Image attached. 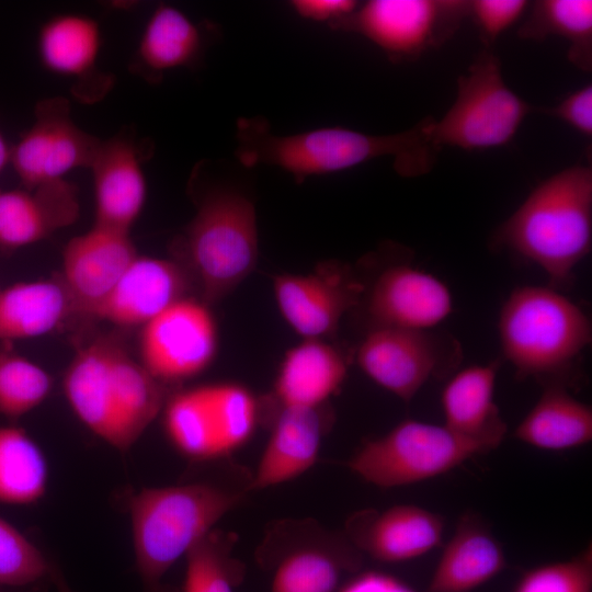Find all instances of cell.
Segmentation results:
<instances>
[{
	"instance_id": "6da1fadb",
	"label": "cell",
	"mask_w": 592,
	"mask_h": 592,
	"mask_svg": "<svg viewBox=\"0 0 592 592\" xmlns=\"http://www.w3.org/2000/svg\"><path fill=\"white\" fill-rule=\"evenodd\" d=\"M433 117L389 135H371L341 126L278 135L261 116L236 123L235 155L244 168L276 167L296 183L307 178L335 173L380 157L394 160L395 171L405 178L423 175L436 162L440 149L431 139Z\"/></svg>"
},
{
	"instance_id": "7a4b0ae2",
	"label": "cell",
	"mask_w": 592,
	"mask_h": 592,
	"mask_svg": "<svg viewBox=\"0 0 592 592\" xmlns=\"http://www.w3.org/2000/svg\"><path fill=\"white\" fill-rule=\"evenodd\" d=\"M189 189L195 214L173 242L175 261L213 305L229 295L254 270L259 257L255 206L241 189L215 180L208 162L192 170Z\"/></svg>"
},
{
	"instance_id": "3957f363",
	"label": "cell",
	"mask_w": 592,
	"mask_h": 592,
	"mask_svg": "<svg viewBox=\"0 0 592 592\" xmlns=\"http://www.w3.org/2000/svg\"><path fill=\"white\" fill-rule=\"evenodd\" d=\"M491 244L536 264L548 286H569L592 247L591 167L574 164L542 181L494 230Z\"/></svg>"
},
{
	"instance_id": "277c9868",
	"label": "cell",
	"mask_w": 592,
	"mask_h": 592,
	"mask_svg": "<svg viewBox=\"0 0 592 592\" xmlns=\"http://www.w3.org/2000/svg\"><path fill=\"white\" fill-rule=\"evenodd\" d=\"M498 331L502 355L519 378H533L544 387L579 384L592 327L588 315L560 291L516 287L501 307Z\"/></svg>"
},
{
	"instance_id": "5b68a950",
	"label": "cell",
	"mask_w": 592,
	"mask_h": 592,
	"mask_svg": "<svg viewBox=\"0 0 592 592\" xmlns=\"http://www.w3.org/2000/svg\"><path fill=\"white\" fill-rule=\"evenodd\" d=\"M208 481L144 488L128 500L137 572L147 592H168L170 568L249 492Z\"/></svg>"
},
{
	"instance_id": "8992f818",
	"label": "cell",
	"mask_w": 592,
	"mask_h": 592,
	"mask_svg": "<svg viewBox=\"0 0 592 592\" xmlns=\"http://www.w3.org/2000/svg\"><path fill=\"white\" fill-rule=\"evenodd\" d=\"M534 110L506 86L499 57L487 48L458 77L455 101L440 119L433 118L431 139L440 150L501 147Z\"/></svg>"
},
{
	"instance_id": "52a82bcc",
	"label": "cell",
	"mask_w": 592,
	"mask_h": 592,
	"mask_svg": "<svg viewBox=\"0 0 592 592\" xmlns=\"http://www.w3.org/2000/svg\"><path fill=\"white\" fill-rule=\"evenodd\" d=\"M490 452L444 424L403 420L386 434L366 441L348 466L366 482L394 488L421 482Z\"/></svg>"
},
{
	"instance_id": "ba28073f",
	"label": "cell",
	"mask_w": 592,
	"mask_h": 592,
	"mask_svg": "<svg viewBox=\"0 0 592 592\" xmlns=\"http://www.w3.org/2000/svg\"><path fill=\"white\" fill-rule=\"evenodd\" d=\"M467 18L464 0H371L330 27L358 34L402 62L444 45Z\"/></svg>"
},
{
	"instance_id": "9c48e42d",
	"label": "cell",
	"mask_w": 592,
	"mask_h": 592,
	"mask_svg": "<svg viewBox=\"0 0 592 592\" xmlns=\"http://www.w3.org/2000/svg\"><path fill=\"white\" fill-rule=\"evenodd\" d=\"M299 522L276 526L258 551L271 571V592H334L343 572L361 567V553L345 537Z\"/></svg>"
},
{
	"instance_id": "30bf717a",
	"label": "cell",
	"mask_w": 592,
	"mask_h": 592,
	"mask_svg": "<svg viewBox=\"0 0 592 592\" xmlns=\"http://www.w3.org/2000/svg\"><path fill=\"white\" fill-rule=\"evenodd\" d=\"M138 346V361L158 382H184L214 362L217 323L208 305L185 296L140 328Z\"/></svg>"
},
{
	"instance_id": "8fae6325",
	"label": "cell",
	"mask_w": 592,
	"mask_h": 592,
	"mask_svg": "<svg viewBox=\"0 0 592 592\" xmlns=\"http://www.w3.org/2000/svg\"><path fill=\"white\" fill-rule=\"evenodd\" d=\"M459 346L432 330L372 328L355 360L382 388L409 402L432 377L445 374L459 358Z\"/></svg>"
},
{
	"instance_id": "7c38bea8",
	"label": "cell",
	"mask_w": 592,
	"mask_h": 592,
	"mask_svg": "<svg viewBox=\"0 0 592 592\" xmlns=\"http://www.w3.org/2000/svg\"><path fill=\"white\" fill-rule=\"evenodd\" d=\"M162 412L169 440L191 459L226 457L247 443L243 411L219 384L181 390L167 399Z\"/></svg>"
},
{
	"instance_id": "4fadbf2b",
	"label": "cell",
	"mask_w": 592,
	"mask_h": 592,
	"mask_svg": "<svg viewBox=\"0 0 592 592\" xmlns=\"http://www.w3.org/2000/svg\"><path fill=\"white\" fill-rule=\"evenodd\" d=\"M35 119L11 148L10 162L23 189L65 179L69 172L89 169L101 139L72 119L70 104L61 96L36 104Z\"/></svg>"
},
{
	"instance_id": "5bb4252c",
	"label": "cell",
	"mask_w": 592,
	"mask_h": 592,
	"mask_svg": "<svg viewBox=\"0 0 592 592\" xmlns=\"http://www.w3.org/2000/svg\"><path fill=\"white\" fill-rule=\"evenodd\" d=\"M272 286L281 315L305 339L333 334L366 291L351 266L338 261L322 262L307 274L275 275Z\"/></svg>"
},
{
	"instance_id": "9a60e30c",
	"label": "cell",
	"mask_w": 592,
	"mask_h": 592,
	"mask_svg": "<svg viewBox=\"0 0 592 592\" xmlns=\"http://www.w3.org/2000/svg\"><path fill=\"white\" fill-rule=\"evenodd\" d=\"M114 341L100 338L81 346L64 375L65 397L80 422L119 452L137 442L121 407L112 374Z\"/></svg>"
},
{
	"instance_id": "2e32d148",
	"label": "cell",
	"mask_w": 592,
	"mask_h": 592,
	"mask_svg": "<svg viewBox=\"0 0 592 592\" xmlns=\"http://www.w3.org/2000/svg\"><path fill=\"white\" fill-rule=\"evenodd\" d=\"M137 255L127 232L93 225L71 238L64 248L58 276L75 314L93 318Z\"/></svg>"
},
{
	"instance_id": "e0dca14e",
	"label": "cell",
	"mask_w": 592,
	"mask_h": 592,
	"mask_svg": "<svg viewBox=\"0 0 592 592\" xmlns=\"http://www.w3.org/2000/svg\"><path fill=\"white\" fill-rule=\"evenodd\" d=\"M365 295L373 328L432 330L453 310L446 284L403 262L382 271Z\"/></svg>"
},
{
	"instance_id": "ac0fdd59",
	"label": "cell",
	"mask_w": 592,
	"mask_h": 592,
	"mask_svg": "<svg viewBox=\"0 0 592 592\" xmlns=\"http://www.w3.org/2000/svg\"><path fill=\"white\" fill-rule=\"evenodd\" d=\"M443 533L440 515L413 504L361 510L345 523V536L360 553L388 563L428 554L440 545Z\"/></svg>"
},
{
	"instance_id": "d6986e66",
	"label": "cell",
	"mask_w": 592,
	"mask_h": 592,
	"mask_svg": "<svg viewBox=\"0 0 592 592\" xmlns=\"http://www.w3.org/2000/svg\"><path fill=\"white\" fill-rule=\"evenodd\" d=\"M101 44V29L95 20L64 13L42 25L37 52L46 70L71 80L73 95L92 103L102 99L113 84L111 76L98 69Z\"/></svg>"
},
{
	"instance_id": "ffe728a7",
	"label": "cell",
	"mask_w": 592,
	"mask_h": 592,
	"mask_svg": "<svg viewBox=\"0 0 592 592\" xmlns=\"http://www.w3.org/2000/svg\"><path fill=\"white\" fill-rule=\"evenodd\" d=\"M143 153L127 134L100 141L89 168L93 180L95 226L129 234L147 198Z\"/></svg>"
},
{
	"instance_id": "44dd1931",
	"label": "cell",
	"mask_w": 592,
	"mask_h": 592,
	"mask_svg": "<svg viewBox=\"0 0 592 592\" xmlns=\"http://www.w3.org/2000/svg\"><path fill=\"white\" fill-rule=\"evenodd\" d=\"M184 269L171 259L137 255L93 318L116 327L141 328L191 287Z\"/></svg>"
},
{
	"instance_id": "7402d4cb",
	"label": "cell",
	"mask_w": 592,
	"mask_h": 592,
	"mask_svg": "<svg viewBox=\"0 0 592 592\" xmlns=\"http://www.w3.org/2000/svg\"><path fill=\"white\" fill-rule=\"evenodd\" d=\"M77 187L66 179L32 190H0V249L39 242L72 225L79 217Z\"/></svg>"
},
{
	"instance_id": "603a6c76",
	"label": "cell",
	"mask_w": 592,
	"mask_h": 592,
	"mask_svg": "<svg viewBox=\"0 0 592 592\" xmlns=\"http://www.w3.org/2000/svg\"><path fill=\"white\" fill-rule=\"evenodd\" d=\"M320 409L280 408L270 439L250 478V491L289 481L315 465L325 431Z\"/></svg>"
},
{
	"instance_id": "cb8c5ba5",
	"label": "cell",
	"mask_w": 592,
	"mask_h": 592,
	"mask_svg": "<svg viewBox=\"0 0 592 592\" xmlns=\"http://www.w3.org/2000/svg\"><path fill=\"white\" fill-rule=\"evenodd\" d=\"M498 368V361L468 366L448 380L441 395L444 425L490 451L501 444L506 433L494 402Z\"/></svg>"
},
{
	"instance_id": "d4e9b609",
	"label": "cell",
	"mask_w": 592,
	"mask_h": 592,
	"mask_svg": "<svg viewBox=\"0 0 592 592\" xmlns=\"http://www.w3.org/2000/svg\"><path fill=\"white\" fill-rule=\"evenodd\" d=\"M504 551L481 519L465 514L446 543L428 592H471L498 576Z\"/></svg>"
},
{
	"instance_id": "484cf974",
	"label": "cell",
	"mask_w": 592,
	"mask_h": 592,
	"mask_svg": "<svg viewBox=\"0 0 592 592\" xmlns=\"http://www.w3.org/2000/svg\"><path fill=\"white\" fill-rule=\"evenodd\" d=\"M348 362L321 339H305L289 349L274 382L280 408H321L342 386Z\"/></svg>"
},
{
	"instance_id": "4316f807",
	"label": "cell",
	"mask_w": 592,
	"mask_h": 592,
	"mask_svg": "<svg viewBox=\"0 0 592 592\" xmlns=\"http://www.w3.org/2000/svg\"><path fill=\"white\" fill-rule=\"evenodd\" d=\"M207 43L204 27L163 3L149 16L130 66L136 75L156 82L167 72L196 66Z\"/></svg>"
},
{
	"instance_id": "83f0119b",
	"label": "cell",
	"mask_w": 592,
	"mask_h": 592,
	"mask_svg": "<svg viewBox=\"0 0 592 592\" xmlns=\"http://www.w3.org/2000/svg\"><path fill=\"white\" fill-rule=\"evenodd\" d=\"M73 315L59 276L0 287V344L48 334Z\"/></svg>"
},
{
	"instance_id": "f1b7e54d",
	"label": "cell",
	"mask_w": 592,
	"mask_h": 592,
	"mask_svg": "<svg viewBox=\"0 0 592 592\" xmlns=\"http://www.w3.org/2000/svg\"><path fill=\"white\" fill-rule=\"evenodd\" d=\"M513 436L533 447L565 451L592 440V409L562 386H546Z\"/></svg>"
},
{
	"instance_id": "f546056e",
	"label": "cell",
	"mask_w": 592,
	"mask_h": 592,
	"mask_svg": "<svg viewBox=\"0 0 592 592\" xmlns=\"http://www.w3.org/2000/svg\"><path fill=\"white\" fill-rule=\"evenodd\" d=\"M517 29L522 39L540 42L561 36L568 42V59L579 69H592V1L538 0Z\"/></svg>"
},
{
	"instance_id": "4dcf8cb0",
	"label": "cell",
	"mask_w": 592,
	"mask_h": 592,
	"mask_svg": "<svg viewBox=\"0 0 592 592\" xmlns=\"http://www.w3.org/2000/svg\"><path fill=\"white\" fill-rule=\"evenodd\" d=\"M48 467L35 441L21 428L0 425V502L32 504L47 488Z\"/></svg>"
},
{
	"instance_id": "1f68e13d",
	"label": "cell",
	"mask_w": 592,
	"mask_h": 592,
	"mask_svg": "<svg viewBox=\"0 0 592 592\" xmlns=\"http://www.w3.org/2000/svg\"><path fill=\"white\" fill-rule=\"evenodd\" d=\"M236 535L212 530L185 555L182 592H234L244 578V566L232 557Z\"/></svg>"
},
{
	"instance_id": "d6a6232c",
	"label": "cell",
	"mask_w": 592,
	"mask_h": 592,
	"mask_svg": "<svg viewBox=\"0 0 592 592\" xmlns=\"http://www.w3.org/2000/svg\"><path fill=\"white\" fill-rule=\"evenodd\" d=\"M0 344V414L22 417L49 396L53 379L38 364Z\"/></svg>"
},
{
	"instance_id": "836d02e7",
	"label": "cell",
	"mask_w": 592,
	"mask_h": 592,
	"mask_svg": "<svg viewBox=\"0 0 592 592\" xmlns=\"http://www.w3.org/2000/svg\"><path fill=\"white\" fill-rule=\"evenodd\" d=\"M53 567L29 538L0 517V592H30L52 581Z\"/></svg>"
},
{
	"instance_id": "e575fe53",
	"label": "cell",
	"mask_w": 592,
	"mask_h": 592,
	"mask_svg": "<svg viewBox=\"0 0 592 592\" xmlns=\"http://www.w3.org/2000/svg\"><path fill=\"white\" fill-rule=\"evenodd\" d=\"M514 592H592L591 544L570 559L526 571Z\"/></svg>"
},
{
	"instance_id": "d590c367",
	"label": "cell",
	"mask_w": 592,
	"mask_h": 592,
	"mask_svg": "<svg viewBox=\"0 0 592 592\" xmlns=\"http://www.w3.org/2000/svg\"><path fill=\"white\" fill-rule=\"evenodd\" d=\"M528 3L525 0H471L468 18L474 20L481 41L491 45L524 14Z\"/></svg>"
},
{
	"instance_id": "8d00e7d4",
	"label": "cell",
	"mask_w": 592,
	"mask_h": 592,
	"mask_svg": "<svg viewBox=\"0 0 592 592\" xmlns=\"http://www.w3.org/2000/svg\"><path fill=\"white\" fill-rule=\"evenodd\" d=\"M549 116L556 117L576 129L584 137L592 136V84L569 93L556 105L539 110Z\"/></svg>"
},
{
	"instance_id": "74e56055",
	"label": "cell",
	"mask_w": 592,
	"mask_h": 592,
	"mask_svg": "<svg viewBox=\"0 0 592 592\" xmlns=\"http://www.w3.org/2000/svg\"><path fill=\"white\" fill-rule=\"evenodd\" d=\"M294 11L303 19L327 22L329 25L353 12L358 2L353 0H294Z\"/></svg>"
},
{
	"instance_id": "f35d334b",
	"label": "cell",
	"mask_w": 592,
	"mask_h": 592,
	"mask_svg": "<svg viewBox=\"0 0 592 592\" xmlns=\"http://www.w3.org/2000/svg\"><path fill=\"white\" fill-rule=\"evenodd\" d=\"M339 592H415L401 580L378 571L357 574L341 588Z\"/></svg>"
},
{
	"instance_id": "ab89813d",
	"label": "cell",
	"mask_w": 592,
	"mask_h": 592,
	"mask_svg": "<svg viewBox=\"0 0 592 592\" xmlns=\"http://www.w3.org/2000/svg\"><path fill=\"white\" fill-rule=\"evenodd\" d=\"M52 582L55 584L58 592H73L68 584L61 571L54 565Z\"/></svg>"
},
{
	"instance_id": "60d3db41",
	"label": "cell",
	"mask_w": 592,
	"mask_h": 592,
	"mask_svg": "<svg viewBox=\"0 0 592 592\" xmlns=\"http://www.w3.org/2000/svg\"><path fill=\"white\" fill-rule=\"evenodd\" d=\"M11 148H9L4 137L0 132V174L4 167L10 162Z\"/></svg>"
},
{
	"instance_id": "b9f144b4",
	"label": "cell",
	"mask_w": 592,
	"mask_h": 592,
	"mask_svg": "<svg viewBox=\"0 0 592 592\" xmlns=\"http://www.w3.org/2000/svg\"><path fill=\"white\" fill-rule=\"evenodd\" d=\"M1 287V286H0Z\"/></svg>"
}]
</instances>
